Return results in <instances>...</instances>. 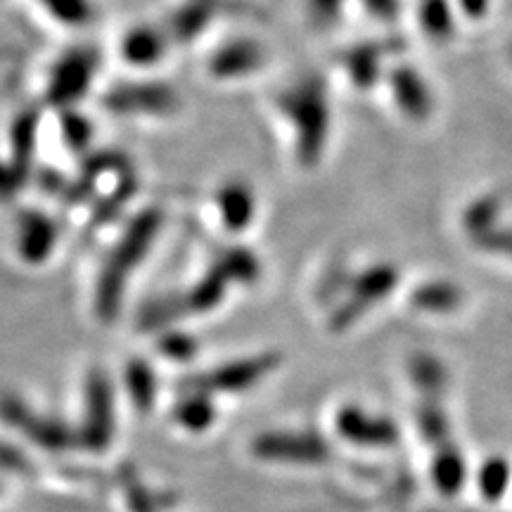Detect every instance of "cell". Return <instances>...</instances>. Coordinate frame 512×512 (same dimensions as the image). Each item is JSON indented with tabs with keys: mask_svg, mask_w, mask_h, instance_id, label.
Wrapping results in <instances>:
<instances>
[{
	"mask_svg": "<svg viewBox=\"0 0 512 512\" xmlns=\"http://www.w3.org/2000/svg\"><path fill=\"white\" fill-rule=\"evenodd\" d=\"M159 228H162V214L157 209H147L138 214L136 221L121 235L117 249L102 268L98 292H95V311L102 320H114L119 316L128 273L143 261L147 249L157 238Z\"/></svg>",
	"mask_w": 512,
	"mask_h": 512,
	"instance_id": "cell-1",
	"label": "cell"
},
{
	"mask_svg": "<svg viewBox=\"0 0 512 512\" xmlns=\"http://www.w3.org/2000/svg\"><path fill=\"white\" fill-rule=\"evenodd\" d=\"M283 110L297 128V152L304 164H316L328 140V100L316 79L302 81L285 93Z\"/></svg>",
	"mask_w": 512,
	"mask_h": 512,
	"instance_id": "cell-2",
	"label": "cell"
},
{
	"mask_svg": "<svg viewBox=\"0 0 512 512\" xmlns=\"http://www.w3.org/2000/svg\"><path fill=\"white\" fill-rule=\"evenodd\" d=\"M0 418L15 430L27 434L34 444L48 448V451H64V448L74 444V434L64 422L36 413L19 396H0Z\"/></svg>",
	"mask_w": 512,
	"mask_h": 512,
	"instance_id": "cell-3",
	"label": "cell"
},
{
	"mask_svg": "<svg viewBox=\"0 0 512 512\" xmlns=\"http://www.w3.org/2000/svg\"><path fill=\"white\" fill-rule=\"evenodd\" d=\"M280 356L278 354H261L254 358H245V361H235L228 363V366H221L211 373H202L190 377L185 382V387L190 392H242V389L254 387L261 377H266L268 373H273L278 368Z\"/></svg>",
	"mask_w": 512,
	"mask_h": 512,
	"instance_id": "cell-4",
	"label": "cell"
},
{
	"mask_svg": "<svg viewBox=\"0 0 512 512\" xmlns=\"http://www.w3.org/2000/svg\"><path fill=\"white\" fill-rule=\"evenodd\" d=\"M98 69V55L88 48H74L55 62L48 81V100L53 105L69 107L83 98Z\"/></svg>",
	"mask_w": 512,
	"mask_h": 512,
	"instance_id": "cell-5",
	"label": "cell"
},
{
	"mask_svg": "<svg viewBox=\"0 0 512 512\" xmlns=\"http://www.w3.org/2000/svg\"><path fill=\"white\" fill-rule=\"evenodd\" d=\"M399 280V271L394 266L382 264L368 268L366 273H361L351 285V297L347 304L337 306V311L332 313L330 328L332 330H347L354 320H358L366 313L370 306L380 299L387 297L389 292L396 287Z\"/></svg>",
	"mask_w": 512,
	"mask_h": 512,
	"instance_id": "cell-6",
	"label": "cell"
},
{
	"mask_svg": "<svg viewBox=\"0 0 512 512\" xmlns=\"http://www.w3.org/2000/svg\"><path fill=\"white\" fill-rule=\"evenodd\" d=\"M112 432V384L102 370H93L86 384V420L81 427V441L93 451H102L112 441Z\"/></svg>",
	"mask_w": 512,
	"mask_h": 512,
	"instance_id": "cell-7",
	"label": "cell"
},
{
	"mask_svg": "<svg viewBox=\"0 0 512 512\" xmlns=\"http://www.w3.org/2000/svg\"><path fill=\"white\" fill-rule=\"evenodd\" d=\"M252 451L261 460H275V463H304L316 465L330 460L332 451L316 434H261L252 444Z\"/></svg>",
	"mask_w": 512,
	"mask_h": 512,
	"instance_id": "cell-8",
	"label": "cell"
},
{
	"mask_svg": "<svg viewBox=\"0 0 512 512\" xmlns=\"http://www.w3.org/2000/svg\"><path fill=\"white\" fill-rule=\"evenodd\" d=\"M178 105L176 93L162 83H124L105 95V107L119 114H169Z\"/></svg>",
	"mask_w": 512,
	"mask_h": 512,
	"instance_id": "cell-9",
	"label": "cell"
},
{
	"mask_svg": "<svg viewBox=\"0 0 512 512\" xmlns=\"http://www.w3.org/2000/svg\"><path fill=\"white\" fill-rule=\"evenodd\" d=\"M337 432L347 441L363 446H392L399 439V430L389 418H377L356 406H347L335 418Z\"/></svg>",
	"mask_w": 512,
	"mask_h": 512,
	"instance_id": "cell-10",
	"label": "cell"
},
{
	"mask_svg": "<svg viewBox=\"0 0 512 512\" xmlns=\"http://www.w3.org/2000/svg\"><path fill=\"white\" fill-rule=\"evenodd\" d=\"M57 242V228L41 211H22L17 216V254L27 264H41L53 254Z\"/></svg>",
	"mask_w": 512,
	"mask_h": 512,
	"instance_id": "cell-11",
	"label": "cell"
},
{
	"mask_svg": "<svg viewBox=\"0 0 512 512\" xmlns=\"http://www.w3.org/2000/svg\"><path fill=\"white\" fill-rule=\"evenodd\" d=\"M392 91L399 107L411 119H427L432 112V95L420 74H415L411 67H396L392 72Z\"/></svg>",
	"mask_w": 512,
	"mask_h": 512,
	"instance_id": "cell-12",
	"label": "cell"
},
{
	"mask_svg": "<svg viewBox=\"0 0 512 512\" xmlns=\"http://www.w3.org/2000/svg\"><path fill=\"white\" fill-rule=\"evenodd\" d=\"M264 64V48L254 41H235L223 46L211 57V74L219 79H235V76L249 74Z\"/></svg>",
	"mask_w": 512,
	"mask_h": 512,
	"instance_id": "cell-13",
	"label": "cell"
},
{
	"mask_svg": "<svg viewBox=\"0 0 512 512\" xmlns=\"http://www.w3.org/2000/svg\"><path fill=\"white\" fill-rule=\"evenodd\" d=\"M36 131H38V114L34 110L19 112L10 131V166L19 181H27L31 174V162H34L36 150Z\"/></svg>",
	"mask_w": 512,
	"mask_h": 512,
	"instance_id": "cell-14",
	"label": "cell"
},
{
	"mask_svg": "<svg viewBox=\"0 0 512 512\" xmlns=\"http://www.w3.org/2000/svg\"><path fill=\"white\" fill-rule=\"evenodd\" d=\"M219 211L228 230H245L254 219V195L245 183H228L219 192Z\"/></svg>",
	"mask_w": 512,
	"mask_h": 512,
	"instance_id": "cell-15",
	"label": "cell"
},
{
	"mask_svg": "<svg viewBox=\"0 0 512 512\" xmlns=\"http://www.w3.org/2000/svg\"><path fill=\"white\" fill-rule=\"evenodd\" d=\"M166 38L159 29L152 27H138L128 31L124 38V57L126 62L138 64V67H147V64L159 62V57L164 55Z\"/></svg>",
	"mask_w": 512,
	"mask_h": 512,
	"instance_id": "cell-16",
	"label": "cell"
},
{
	"mask_svg": "<svg viewBox=\"0 0 512 512\" xmlns=\"http://www.w3.org/2000/svg\"><path fill=\"white\" fill-rule=\"evenodd\" d=\"M226 283L230 280L223 275L219 268L214 266V271L204 275V278L197 283L188 294H183L181 304L185 313H204L211 311L216 304L221 302L223 294H226Z\"/></svg>",
	"mask_w": 512,
	"mask_h": 512,
	"instance_id": "cell-17",
	"label": "cell"
},
{
	"mask_svg": "<svg viewBox=\"0 0 512 512\" xmlns=\"http://www.w3.org/2000/svg\"><path fill=\"white\" fill-rule=\"evenodd\" d=\"M465 475H467L465 460H463V456H460L458 448H453V446L441 448L432 463V479L441 494H446V496L458 494L460 486L465 484Z\"/></svg>",
	"mask_w": 512,
	"mask_h": 512,
	"instance_id": "cell-18",
	"label": "cell"
},
{
	"mask_svg": "<svg viewBox=\"0 0 512 512\" xmlns=\"http://www.w3.org/2000/svg\"><path fill=\"white\" fill-rule=\"evenodd\" d=\"M126 389L131 394V401L136 403L138 411H150L157 399V377L155 370L147 366L145 361H131L126 366Z\"/></svg>",
	"mask_w": 512,
	"mask_h": 512,
	"instance_id": "cell-19",
	"label": "cell"
},
{
	"mask_svg": "<svg viewBox=\"0 0 512 512\" xmlns=\"http://www.w3.org/2000/svg\"><path fill=\"white\" fill-rule=\"evenodd\" d=\"M411 302L415 309L430 311V313H448L458 309L460 302H463V292L458 290L456 285L448 283H427L418 287L411 294Z\"/></svg>",
	"mask_w": 512,
	"mask_h": 512,
	"instance_id": "cell-20",
	"label": "cell"
},
{
	"mask_svg": "<svg viewBox=\"0 0 512 512\" xmlns=\"http://www.w3.org/2000/svg\"><path fill=\"white\" fill-rule=\"evenodd\" d=\"M174 415H176V420L185 427V430L202 432V430H207V427H211V422H214L216 408H214V403H211L209 394L192 392L178 401Z\"/></svg>",
	"mask_w": 512,
	"mask_h": 512,
	"instance_id": "cell-21",
	"label": "cell"
},
{
	"mask_svg": "<svg viewBox=\"0 0 512 512\" xmlns=\"http://www.w3.org/2000/svg\"><path fill=\"white\" fill-rule=\"evenodd\" d=\"M216 268L226 275L228 280H238V283H252L259 278V261L247 249H228L216 261Z\"/></svg>",
	"mask_w": 512,
	"mask_h": 512,
	"instance_id": "cell-22",
	"label": "cell"
},
{
	"mask_svg": "<svg viewBox=\"0 0 512 512\" xmlns=\"http://www.w3.org/2000/svg\"><path fill=\"white\" fill-rule=\"evenodd\" d=\"M422 27L434 41H446L453 34V17L446 0H422L420 5Z\"/></svg>",
	"mask_w": 512,
	"mask_h": 512,
	"instance_id": "cell-23",
	"label": "cell"
},
{
	"mask_svg": "<svg viewBox=\"0 0 512 512\" xmlns=\"http://www.w3.org/2000/svg\"><path fill=\"white\" fill-rule=\"evenodd\" d=\"M411 377H413V382L422 389V392L434 394V392H439V389H444L446 368L441 366L439 358L418 354V356H413V361H411Z\"/></svg>",
	"mask_w": 512,
	"mask_h": 512,
	"instance_id": "cell-24",
	"label": "cell"
},
{
	"mask_svg": "<svg viewBox=\"0 0 512 512\" xmlns=\"http://www.w3.org/2000/svg\"><path fill=\"white\" fill-rule=\"evenodd\" d=\"M347 64L358 86H370L380 72V50L375 46H356L349 53Z\"/></svg>",
	"mask_w": 512,
	"mask_h": 512,
	"instance_id": "cell-25",
	"label": "cell"
},
{
	"mask_svg": "<svg viewBox=\"0 0 512 512\" xmlns=\"http://www.w3.org/2000/svg\"><path fill=\"white\" fill-rule=\"evenodd\" d=\"M209 22V12L200 3H188L181 8L171 19V34L178 41H192V36H197L204 29V24Z\"/></svg>",
	"mask_w": 512,
	"mask_h": 512,
	"instance_id": "cell-26",
	"label": "cell"
},
{
	"mask_svg": "<svg viewBox=\"0 0 512 512\" xmlns=\"http://www.w3.org/2000/svg\"><path fill=\"white\" fill-rule=\"evenodd\" d=\"M508 482L510 467L503 458H491L479 470V489H482L484 498H489V501H498L505 494V489H508Z\"/></svg>",
	"mask_w": 512,
	"mask_h": 512,
	"instance_id": "cell-27",
	"label": "cell"
},
{
	"mask_svg": "<svg viewBox=\"0 0 512 512\" xmlns=\"http://www.w3.org/2000/svg\"><path fill=\"white\" fill-rule=\"evenodd\" d=\"M46 5V10L55 19H60L64 24H72V27H81L91 19V5L88 0H41Z\"/></svg>",
	"mask_w": 512,
	"mask_h": 512,
	"instance_id": "cell-28",
	"label": "cell"
},
{
	"mask_svg": "<svg viewBox=\"0 0 512 512\" xmlns=\"http://www.w3.org/2000/svg\"><path fill=\"white\" fill-rule=\"evenodd\" d=\"M183 304L181 297L176 299H164V302H155L150 304L147 309L140 313V328L143 330H152V328H162V325L171 323L178 316H183Z\"/></svg>",
	"mask_w": 512,
	"mask_h": 512,
	"instance_id": "cell-29",
	"label": "cell"
},
{
	"mask_svg": "<svg viewBox=\"0 0 512 512\" xmlns=\"http://www.w3.org/2000/svg\"><path fill=\"white\" fill-rule=\"evenodd\" d=\"M62 133L67 145L72 147L74 152L83 150V147L88 145V140H91V124L83 117H79V114L67 112L62 117Z\"/></svg>",
	"mask_w": 512,
	"mask_h": 512,
	"instance_id": "cell-30",
	"label": "cell"
},
{
	"mask_svg": "<svg viewBox=\"0 0 512 512\" xmlns=\"http://www.w3.org/2000/svg\"><path fill=\"white\" fill-rule=\"evenodd\" d=\"M418 425L427 441H444L448 434L446 415L441 413L437 406H422L418 415Z\"/></svg>",
	"mask_w": 512,
	"mask_h": 512,
	"instance_id": "cell-31",
	"label": "cell"
},
{
	"mask_svg": "<svg viewBox=\"0 0 512 512\" xmlns=\"http://www.w3.org/2000/svg\"><path fill=\"white\" fill-rule=\"evenodd\" d=\"M496 214H498V202L491 200V197H486V200L477 202L475 207L470 209V214H467V228L475 230L477 235H482L486 230L494 228Z\"/></svg>",
	"mask_w": 512,
	"mask_h": 512,
	"instance_id": "cell-32",
	"label": "cell"
},
{
	"mask_svg": "<svg viewBox=\"0 0 512 512\" xmlns=\"http://www.w3.org/2000/svg\"><path fill=\"white\" fill-rule=\"evenodd\" d=\"M159 349H162L164 356L174 358V361H188V358L197 351V344L192 337L174 332V335H166L162 342H159Z\"/></svg>",
	"mask_w": 512,
	"mask_h": 512,
	"instance_id": "cell-33",
	"label": "cell"
},
{
	"mask_svg": "<svg viewBox=\"0 0 512 512\" xmlns=\"http://www.w3.org/2000/svg\"><path fill=\"white\" fill-rule=\"evenodd\" d=\"M477 240L484 249H491V252L512 256V230L491 228V230H486V233L477 235Z\"/></svg>",
	"mask_w": 512,
	"mask_h": 512,
	"instance_id": "cell-34",
	"label": "cell"
},
{
	"mask_svg": "<svg viewBox=\"0 0 512 512\" xmlns=\"http://www.w3.org/2000/svg\"><path fill=\"white\" fill-rule=\"evenodd\" d=\"M126 496H128V503H131V508L136 512H157L155 494L145 491L143 486H140L138 482H133V479L126 484Z\"/></svg>",
	"mask_w": 512,
	"mask_h": 512,
	"instance_id": "cell-35",
	"label": "cell"
},
{
	"mask_svg": "<svg viewBox=\"0 0 512 512\" xmlns=\"http://www.w3.org/2000/svg\"><path fill=\"white\" fill-rule=\"evenodd\" d=\"M0 470H8V472H27L29 463L17 448H12L5 441H0Z\"/></svg>",
	"mask_w": 512,
	"mask_h": 512,
	"instance_id": "cell-36",
	"label": "cell"
},
{
	"mask_svg": "<svg viewBox=\"0 0 512 512\" xmlns=\"http://www.w3.org/2000/svg\"><path fill=\"white\" fill-rule=\"evenodd\" d=\"M19 188H22V181H19L15 171H12L10 162H0V200H12Z\"/></svg>",
	"mask_w": 512,
	"mask_h": 512,
	"instance_id": "cell-37",
	"label": "cell"
},
{
	"mask_svg": "<svg viewBox=\"0 0 512 512\" xmlns=\"http://www.w3.org/2000/svg\"><path fill=\"white\" fill-rule=\"evenodd\" d=\"M342 8V0H311V10L320 22H328Z\"/></svg>",
	"mask_w": 512,
	"mask_h": 512,
	"instance_id": "cell-38",
	"label": "cell"
},
{
	"mask_svg": "<svg viewBox=\"0 0 512 512\" xmlns=\"http://www.w3.org/2000/svg\"><path fill=\"white\" fill-rule=\"evenodd\" d=\"M366 5L373 15L384 19H392L399 10V0H366Z\"/></svg>",
	"mask_w": 512,
	"mask_h": 512,
	"instance_id": "cell-39",
	"label": "cell"
},
{
	"mask_svg": "<svg viewBox=\"0 0 512 512\" xmlns=\"http://www.w3.org/2000/svg\"><path fill=\"white\" fill-rule=\"evenodd\" d=\"M460 5L470 17H482L489 8V0H460Z\"/></svg>",
	"mask_w": 512,
	"mask_h": 512,
	"instance_id": "cell-40",
	"label": "cell"
}]
</instances>
